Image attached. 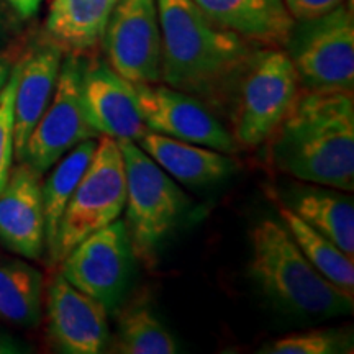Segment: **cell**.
Segmentation results:
<instances>
[{
	"label": "cell",
	"instance_id": "1",
	"mask_svg": "<svg viewBox=\"0 0 354 354\" xmlns=\"http://www.w3.org/2000/svg\"><path fill=\"white\" fill-rule=\"evenodd\" d=\"M269 140L279 171L304 183L353 192V94L304 91Z\"/></svg>",
	"mask_w": 354,
	"mask_h": 354
},
{
	"label": "cell",
	"instance_id": "2",
	"mask_svg": "<svg viewBox=\"0 0 354 354\" xmlns=\"http://www.w3.org/2000/svg\"><path fill=\"white\" fill-rule=\"evenodd\" d=\"M159 82L216 104L253 55L251 43L212 21L194 0H156Z\"/></svg>",
	"mask_w": 354,
	"mask_h": 354
},
{
	"label": "cell",
	"instance_id": "3",
	"mask_svg": "<svg viewBox=\"0 0 354 354\" xmlns=\"http://www.w3.org/2000/svg\"><path fill=\"white\" fill-rule=\"evenodd\" d=\"M250 238L251 276L279 305L313 317L351 312V295L313 268L286 225L271 218L261 220Z\"/></svg>",
	"mask_w": 354,
	"mask_h": 354
},
{
	"label": "cell",
	"instance_id": "4",
	"mask_svg": "<svg viewBox=\"0 0 354 354\" xmlns=\"http://www.w3.org/2000/svg\"><path fill=\"white\" fill-rule=\"evenodd\" d=\"M234 86L232 135L240 148H256L271 138L300 94L297 71L282 48L253 51Z\"/></svg>",
	"mask_w": 354,
	"mask_h": 354
},
{
	"label": "cell",
	"instance_id": "5",
	"mask_svg": "<svg viewBox=\"0 0 354 354\" xmlns=\"http://www.w3.org/2000/svg\"><path fill=\"white\" fill-rule=\"evenodd\" d=\"M127 176V230L131 253L151 266L158 246L187 207L176 180L135 141H118Z\"/></svg>",
	"mask_w": 354,
	"mask_h": 354
},
{
	"label": "cell",
	"instance_id": "6",
	"mask_svg": "<svg viewBox=\"0 0 354 354\" xmlns=\"http://www.w3.org/2000/svg\"><path fill=\"white\" fill-rule=\"evenodd\" d=\"M127 201V176L118 141L100 136L59 223L55 264L97 230L120 218Z\"/></svg>",
	"mask_w": 354,
	"mask_h": 354
},
{
	"label": "cell",
	"instance_id": "7",
	"mask_svg": "<svg viewBox=\"0 0 354 354\" xmlns=\"http://www.w3.org/2000/svg\"><path fill=\"white\" fill-rule=\"evenodd\" d=\"M304 91H354V20L343 3L318 19L299 21L287 43Z\"/></svg>",
	"mask_w": 354,
	"mask_h": 354
},
{
	"label": "cell",
	"instance_id": "8",
	"mask_svg": "<svg viewBox=\"0 0 354 354\" xmlns=\"http://www.w3.org/2000/svg\"><path fill=\"white\" fill-rule=\"evenodd\" d=\"M84 63L71 53L61 64L55 94L30 135L24 161L39 174L71 151L74 146L88 138H100L88 125L82 100Z\"/></svg>",
	"mask_w": 354,
	"mask_h": 354
},
{
	"label": "cell",
	"instance_id": "9",
	"mask_svg": "<svg viewBox=\"0 0 354 354\" xmlns=\"http://www.w3.org/2000/svg\"><path fill=\"white\" fill-rule=\"evenodd\" d=\"M102 41L110 68L123 79L133 86L159 84L161 30L156 0H117Z\"/></svg>",
	"mask_w": 354,
	"mask_h": 354
},
{
	"label": "cell",
	"instance_id": "10",
	"mask_svg": "<svg viewBox=\"0 0 354 354\" xmlns=\"http://www.w3.org/2000/svg\"><path fill=\"white\" fill-rule=\"evenodd\" d=\"M131 254L127 225L118 218L77 243L61 261V274L69 284L110 310L125 289Z\"/></svg>",
	"mask_w": 354,
	"mask_h": 354
},
{
	"label": "cell",
	"instance_id": "11",
	"mask_svg": "<svg viewBox=\"0 0 354 354\" xmlns=\"http://www.w3.org/2000/svg\"><path fill=\"white\" fill-rule=\"evenodd\" d=\"M148 130L201 145L220 153H236L240 145L205 102L169 86H135Z\"/></svg>",
	"mask_w": 354,
	"mask_h": 354
},
{
	"label": "cell",
	"instance_id": "12",
	"mask_svg": "<svg viewBox=\"0 0 354 354\" xmlns=\"http://www.w3.org/2000/svg\"><path fill=\"white\" fill-rule=\"evenodd\" d=\"M82 100L88 125L99 136L138 143L148 131L135 86L107 63L95 61L84 64Z\"/></svg>",
	"mask_w": 354,
	"mask_h": 354
},
{
	"label": "cell",
	"instance_id": "13",
	"mask_svg": "<svg viewBox=\"0 0 354 354\" xmlns=\"http://www.w3.org/2000/svg\"><path fill=\"white\" fill-rule=\"evenodd\" d=\"M48 320L53 342L63 353L97 354L109 342L107 308L63 277L53 279L48 290Z\"/></svg>",
	"mask_w": 354,
	"mask_h": 354
},
{
	"label": "cell",
	"instance_id": "14",
	"mask_svg": "<svg viewBox=\"0 0 354 354\" xmlns=\"http://www.w3.org/2000/svg\"><path fill=\"white\" fill-rule=\"evenodd\" d=\"M39 172L21 161L0 192V241L13 253L38 259L44 250V215Z\"/></svg>",
	"mask_w": 354,
	"mask_h": 354
},
{
	"label": "cell",
	"instance_id": "15",
	"mask_svg": "<svg viewBox=\"0 0 354 354\" xmlns=\"http://www.w3.org/2000/svg\"><path fill=\"white\" fill-rule=\"evenodd\" d=\"M63 50L56 43L35 48L17 63L13 100V146L15 158L24 161L30 135L48 109L59 77Z\"/></svg>",
	"mask_w": 354,
	"mask_h": 354
},
{
	"label": "cell",
	"instance_id": "16",
	"mask_svg": "<svg viewBox=\"0 0 354 354\" xmlns=\"http://www.w3.org/2000/svg\"><path fill=\"white\" fill-rule=\"evenodd\" d=\"M221 28L263 48H286L295 20L284 0H194Z\"/></svg>",
	"mask_w": 354,
	"mask_h": 354
},
{
	"label": "cell",
	"instance_id": "17",
	"mask_svg": "<svg viewBox=\"0 0 354 354\" xmlns=\"http://www.w3.org/2000/svg\"><path fill=\"white\" fill-rule=\"evenodd\" d=\"M136 145L172 179L185 185L218 183L236 169V162L227 153L169 138L151 130L146 131Z\"/></svg>",
	"mask_w": 354,
	"mask_h": 354
},
{
	"label": "cell",
	"instance_id": "18",
	"mask_svg": "<svg viewBox=\"0 0 354 354\" xmlns=\"http://www.w3.org/2000/svg\"><path fill=\"white\" fill-rule=\"evenodd\" d=\"M117 0H53L46 30L53 43L74 55L95 48Z\"/></svg>",
	"mask_w": 354,
	"mask_h": 354
},
{
	"label": "cell",
	"instance_id": "19",
	"mask_svg": "<svg viewBox=\"0 0 354 354\" xmlns=\"http://www.w3.org/2000/svg\"><path fill=\"white\" fill-rule=\"evenodd\" d=\"M289 209L348 256H354V205L343 190L302 187L295 192Z\"/></svg>",
	"mask_w": 354,
	"mask_h": 354
},
{
	"label": "cell",
	"instance_id": "20",
	"mask_svg": "<svg viewBox=\"0 0 354 354\" xmlns=\"http://www.w3.org/2000/svg\"><path fill=\"white\" fill-rule=\"evenodd\" d=\"M97 146L95 138L84 140L71 151L64 154L57 161V165L41 185L43 196V215H44V248L48 251V259L55 264L56 240L59 232V223L68 207V202L73 197L79 180L88 167L92 154Z\"/></svg>",
	"mask_w": 354,
	"mask_h": 354
},
{
	"label": "cell",
	"instance_id": "21",
	"mask_svg": "<svg viewBox=\"0 0 354 354\" xmlns=\"http://www.w3.org/2000/svg\"><path fill=\"white\" fill-rule=\"evenodd\" d=\"M281 220L284 221L286 228L289 230L295 243H297L302 253L305 254L313 268L323 274L331 284L338 289L346 292L348 295H354V264L353 258L344 251L339 250L335 243L323 236L317 230L294 214L289 207L281 205L279 209Z\"/></svg>",
	"mask_w": 354,
	"mask_h": 354
},
{
	"label": "cell",
	"instance_id": "22",
	"mask_svg": "<svg viewBox=\"0 0 354 354\" xmlns=\"http://www.w3.org/2000/svg\"><path fill=\"white\" fill-rule=\"evenodd\" d=\"M43 277L25 261L0 266V320L35 326L41 318Z\"/></svg>",
	"mask_w": 354,
	"mask_h": 354
},
{
	"label": "cell",
	"instance_id": "23",
	"mask_svg": "<svg viewBox=\"0 0 354 354\" xmlns=\"http://www.w3.org/2000/svg\"><path fill=\"white\" fill-rule=\"evenodd\" d=\"M115 351L123 354H174L177 344L151 308L133 304L118 317Z\"/></svg>",
	"mask_w": 354,
	"mask_h": 354
},
{
	"label": "cell",
	"instance_id": "24",
	"mask_svg": "<svg viewBox=\"0 0 354 354\" xmlns=\"http://www.w3.org/2000/svg\"><path fill=\"white\" fill-rule=\"evenodd\" d=\"M338 335L335 331L310 330L305 333H294L264 346L261 353L269 354H333L339 353Z\"/></svg>",
	"mask_w": 354,
	"mask_h": 354
},
{
	"label": "cell",
	"instance_id": "25",
	"mask_svg": "<svg viewBox=\"0 0 354 354\" xmlns=\"http://www.w3.org/2000/svg\"><path fill=\"white\" fill-rule=\"evenodd\" d=\"M17 69L8 74L6 84L0 88V192L7 184L15 156L13 146V100H15Z\"/></svg>",
	"mask_w": 354,
	"mask_h": 354
},
{
	"label": "cell",
	"instance_id": "26",
	"mask_svg": "<svg viewBox=\"0 0 354 354\" xmlns=\"http://www.w3.org/2000/svg\"><path fill=\"white\" fill-rule=\"evenodd\" d=\"M344 0H284L287 10L295 21H307L326 15Z\"/></svg>",
	"mask_w": 354,
	"mask_h": 354
},
{
	"label": "cell",
	"instance_id": "27",
	"mask_svg": "<svg viewBox=\"0 0 354 354\" xmlns=\"http://www.w3.org/2000/svg\"><path fill=\"white\" fill-rule=\"evenodd\" d=\"M13 8V12L20 17V19H32L33 15H37L39 6H41L43 0H6Z\"/></svg>",
	"mask_w": 354,
	"mask_h": 354
},
{
	"label": "cell",
	"instance_id": "28",
	"mask_svg": "<svg viewBox=\"0 0 354 354\" xmlns=\"http://www.w3.org/2000/svg\"><path fill=\"white\" fill-rule=\"evenodd\" d=\"M6 353H19V348H17V344L12 343L10 339H7L6 336L0 335V354Z\"/></svg>",
	"mask_w": 354,
	"mask_h": 354
},
{
	"label": "cell",
	"instance_id": "29",
	"mask_svg": "<svg viewBox=\"0 0 354 354\" xmlns=\"http://www.w3.org/2000/svg\"><path fill=\"white\" fill-rule=\"evenodd\" d=\"M8 74H10V68H8L7 63H3V61L0 59V88H2L3 84H6Z\"/></svg>",
	"mask_w": 354,
	"mask_h": 354
},
{
	"label": "cell",
	"instance_id": "30",
	"mask_svg": "<svg viewBox=\"0 0 354 354\" xmlns=\"http://www.w3.org/2000/svg\"><path fill=\"white\" fill-rule=\"evenodd\" d=\"M0 21H2V19H0Z\"/></svg>",
	"mask_w": 354,
	"mask_h": 354
}]
</instances>
